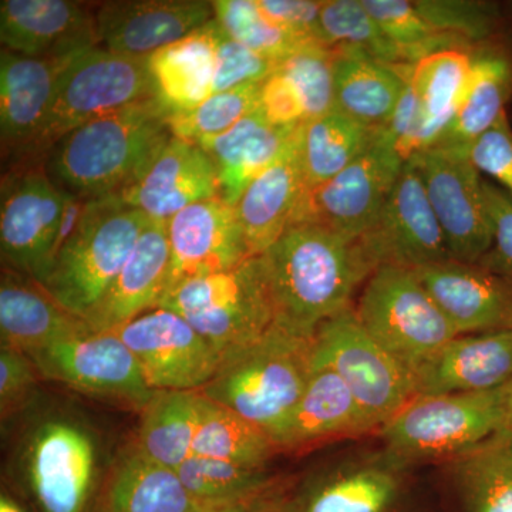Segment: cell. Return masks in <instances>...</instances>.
Returning a JSON list of instances; mask_svg holds the SVG:
<instances>
[{"label": "cell", "mask_w": 512, "mask_h": 512, "mask_svg": "<svg viewBox=\"0 0 512 512\" xmlns=\"http://www.w3.org/2000/svg\"><path fill=\"white\" fill-rule=\"evenodd\" d=\"M72 195L57 188L43 161L10 165L2 178L0 251L5 268L39 282L63 242Z\"/></svg>", "instance_id": "cell-10"}, {"label": "cell", "mask_w": 512, "mask_h": 512, "mask_svg": "<svg viewBox=\"0 0 512 512\" xmlns=\"http://www.w3.org/2000/svg\"><path fill=\"white\" fill-rule=\"evenodd\" d=\"M154 99L168 116L200 106L214 94L215 19L148 56Z\"/></svg>", "instance_id": "cell-31"}, {"label": "cell", "mask_w": 512, "mask_h": 512, "mask_svg": "<svg viewBox=\"0 0 512 512\" xmlns=\"http://www.w3.org/2000/svg\"><path fill=\"white\" fill-rule=\"evenodd\" d=\"M114 332L136 356L156 392H200L222 360L187 320L168 309H151Z\"/></svg>", "instance_id": "cell-15"}, {"label": "cell", "mask_w": 512, "mask_h": 512, "mask_svg": "<svg viewBox=\"0 0 512 512\" xmlns=\"http://www.w3.org/2000/svg\"><path fill=\"white\" fill-rule=\"evenodd\" d=\"M483 188L494 238L490 251L477 264L512 286V201L500 187L485 178Z\"/></svg>", "instance_id": "cell-47"}, {"label": "cell", "mask_w": 512, "mask_h": 512, "mask_svg": "<svg viewBox=\"0 0 512 512\" xmlns=\"http://www.w3.org/2000/svg\"><path fill=\"white\" fill-rule=\"evenodd\" d=\"M77 56V55H76ZM0 53V140L10 165L30 161L55 97L57 80L73 59Z\"/></svg>", "instance_id": "cell-18"}, {"label": "cell", "mask_w": 512, "mask_h": 512, "mask_svg": "<svg viewBox=\"0 0 512 512\" xmlns=\"http://www.w3.org/2000/svg\"><path fill=\"white\" fill-rule=\"evenodd\" d=\"M278 450L261 427L201 394V417L192 454L265 468Z\"/></svg>", "instance_id": "cell-38"}, {"label": "cell", "mask_w": 512, "mask_h": 512, "mask_svg": "<svg viewBox=\"0 0 512 512\" xmlns=\"http://www.w3.org/2000/svg\"><path fill=\"white\" fill-rule=\"evenodd\" d=\"M39 370L25 352L0 348V414L9 419L22 407L28 406L35 392Z\"/></svg>", "instance_id": "cell-49"}, {"label": "cell", "mask_w": 512, "mask_h": 512, "mask_svg": "<svg viewBox=\"0 0 512 512\" xmlns=\"http://www.w3.org/2000/svg\"><path fill=\"white\" fill-rule=\"evenodd\" d=\"M157 308L180 315L222 356L264 335L275 322L274 301L259 256L217 274L185 279Z\"/></svg>", "instance_id": "cell-5"}, {"label": "cell", "mask_w": 512, "mask_h": 512, "mask_svg": "<svg viewBox=\"0 0 512 512\" xmlns=\"http://www.w3.org/2000/svg\"><path fill=\"white\" fill-rule=\"evenodd\" d=\"M355 311L367 333L413 375L458 336L416 272L403 266H379Z\"/></svg>", "instance_id": "cell-7"}, {"label": "cell", "mask_w": 512, "mask_h": 512, "mask_svg": "<svg viewBox=\"0 0 512 512\" xmlns=\"http://www.w3.org/2000/svg\"><path fill=\"white\" fill-rule=\"evenodd\" d=\"M175 474L185 490L205 505L251 500L275 487L265 468L242 466L195 454L188 457Z\"/></svg>", "instance_id": "cell-39"}, {"label": "cell", "mask_w": 512, "mask_h": 512, "mask_svg": "<svg viewBox=\"0 0 512 512\" xmlns=\"http://www.w3.org/2000/svg\"><path fill=\"white\" fill-rule=\"evenodd\" d=\"M131 446L151 463L177 470L192 456L201 417L200 392H156L144 407Z\"/></svg>", "instance_id": "cell-36"}, {"label": "cell", "mask_w": 512, "mask_h": 512, "mask_svg": "<svg viewBox=\"0 0 512 512\" xmlns=\"http://www.w3.org/2000/svg\"><path fill=\"white\" fill-rule=\"evenodd\" d=\"M372 18L384 35L402 50L407 64H413L447 49H474L461 37L447 35L434 29L421 16L414 2L407 0H363Z\"/></svg>", "instance_id": "cell-41"}, {"label": "cell", "mask_w": 512, "mask_h": 512, "mask_svg": "<svg viewBox=\"0 0 512 512\" xmlns=\"http://www.w3.org/2000/svg\"><path fill=\"white\" fill-rule=\"evenodd\" d=\"M413 271L458 336L512 330V286L483 266L448 259Z\"/></svg>", "instance_id": "cell-21"}, {"label": "cell", "mask_w": 512, "mask_h": 512, "mask_svg": "<svg viewBox=\"0 0 512 512\" xmlns=\"http://www.w3.org/2000/svg\"><path fill=\"white\" fill-rule=\"evenodd\" d=\"M333 64L335 47L319 42L306 43L279 64L301 96L306 120L333 110Z\"/></svg>", "instance_id": "cell-45"}, {"label": "cell", "mask_w": 512, "mask_h": 512, "mask_svg": "<svg viewBox=\"0 0 512 512\" xmlns=\"http://www.w3.org/2000/svg\"><path fill=\"white\" fill-rule=\"evenodd\" d=\"M271 289L275 322L313 338L326 320L352 306L377 265L362 239L296 222L259 255Z\"/></svg>", "instance_id": "cell-1"}, {"label": "cell", "mask_w": 512, "mask_h": 512, "mask_svg": "<svg viewBox=\"0 0 512 512\" xmlns=\"http://www.w3.org/2000/svg\"><path fill=\"white\" fill-rule=\"evenodd\" d=\"M512 103V25L474 47L466 93L453 123L434 147L470 150Z\"/></svg>", "instance_id": "cell-25"}, {"label": "cell", "mask_w": 512, "mask_h": 512, "mask_svg": "<svg viewBox=\"0 0 512 512\" xmlns=\"http://www.w3.org/2000/svg\"><path fill=\"white\" fill-rule=\"evenodd\" d=\"M93 330L66 311L29 276L3 268L0 284L2 346L29 353Z\"/></svg>", "instance_id": "cell-28"}, {"label": "cell", "mask_w": 512, "mask_h": 512, "mask_svg": "<svg viewBox=\"0 0 512 512\" xmlns=\"http://www.w3.org/2000/svg\"><path fill=\"white\" fill-rule=\"evenodd\" d=\"M99 46L148 57L214 19L205 0H116L94 6Z\"/></svg>", "instance_id": "cell-19"}, {"label": "cell", "mask_w": 512, "mask_h": 512, "mask_svg": "<svg viewBox=\"0 0 512 512\" xmlns=\"http://www.w3.org/2000/svg\"><path fill=\"white\" fill-rule=\"evenodd\" d=\"M28 356L39 375L99 399L143 410L156 394L136 356L114 330H90Z\"/></svg>", "instance_id": "cell-12"}, {"label": "cell", "mask_w": 512, "mask_h": 512, "mask_svg": "<svg viewBox=\"0 0 512 512\" xmlns=\"http://www.w3.org/2000/svg\"><path fill=\"white\" fill-rule=\"evenodd\" d=\"M510 3H511V6H512V2H510Z\"/></svg>", "instance_id": "cell-57"}, {"label": "cell", "mask_w": 512, "mask_h": 512, "mask_svg": "<svg viewBox=\"0 0 512 512\" xmlns=\"http://www.w3.org/2000/svg\"><path fill=\"white\" fill-rule=\"evenodd\" d=\"M349 387L335 370L313 363L305 392L271 434L278 450L372 431Z\"/></svg>", "instance_id": "cell-27"}, {"label": "cell", "mask_w": 512, "mask_h": 512, "mask_svg": "<svg viewBox=\"0 0 512 512\" xmlns=\"http://www.w3.org/2000/svg\"><path fill=\"white\" fill-rule=\"evenodd\" d=\"M156 99L87 121L43 157L50 180L77 200L120 195L141 177L173 134Z\"/></svg>", "instance_id": "cell-2"}, {"label": "cell", "mask_w": 512, "mask_h": 512, "mask_svg": "<svg viewBox=\"0 0 512 512\" xmlns=\"http://www.w3.org/2000/svg\"><path fill=\"white\" fill-rule=\"evenodd\" d=\"M473 49H447L406 64L404 76L423 110L419 153L436 146L453 123L466 93Z\"/></svg>", "instance_id": "cell-34"}, {"label": "cell", "mask_w": 512, "mask_h": 512, "mask_svg": "<svg viewBox=\"0 0 512 512\" xmlns=\"http://www.w3.org/2000/svg\"><path fill=\"white\" fill-rule=\"evenodd\" d=\"M404 164L377 131L375 143L348 168L306 191L293 224L311 222L346 238H362L379 220Z\"/></svg>", "instance_id": "cell-14"}, {"label": "cell", "mask_w": 512, "mask_h": 512, "mask_svg": "<svg viewBox=\"0 0 512 512\" xmlns=\"http://www.w3.org/2000/svg\"><path fill=\"white\" fill-rule=\"evenodd\" d=\"M505 400H507V416H505L504 429L501 433L510 434L512 436V380L505 384Z\"/></svg>", "instance_id": "cell-55"}, {"label": "cell", "mask_w": 512, "mask_h": 512, "mask_svg": "<svg viewBox=\"0 0 512 512\" xmlns=\"http://www.w3.org/2000/svg\"><path fill=\"white\" fill-rule=\"evenodd\" d=\"M468 157L481 174L494 178L512 201V123L507 113L474 141Z\"/></svg>", "instance_id": "cell-48"}, {"label": "cell", "mask_w": 512, "mask_h": 512, "mask_svg": "<svg viewBox=\"0 0 512 512\" xmlns=\"http://www.w3.org/2000/svg\"><path fill=\"white\" fill-rule=\"evenodd\" d=\"M421 16L441 33L483 45L512 25V6L467 0H417Z\"/></svg>", "instance_id": "cell-43"}, {"label": "cell", "mask_w": 512, "mask_h": 512, "mask_svg": "<svg viewBox=\"0 0 512 512\" xmlns=\"http://www.w3.org/2000/svg\"><path fill=\"white\" fill-rule=\"evenodd\" d=\"M261 86L262 83L248 84L227 92L214 93L195 109L171 114L167 119L171 134L198 143L205 138L227 133L239 121L259 109Z\"/></svg>", "instance_id": "cell-44"}, {"label": "cell", "mask_w": 512, "mask_h": 512, "mask_svg": "<svg viewBox=\"0 0 512 512\" xmlns=\"http://www.w3.org/2000/svg\"><path fill=\"white\" fill-rule=\"evenodd\" d=\"M419 171L453 259L477 264L493 245L484 178L466 151L431 147L410 158Z\"/></svg>", "instance_id": "cell-11"}, {"label": "cell", "mask_w": 512, "mask_h": 512, "mask_svg": "<svg viewBox=\"0 0 512 512\" xmlns=\"http://www.w3.org/2000/svg\"><path fill=\"white\" fill-rule=\"evenodd\" d=\"M416 397L477 393L512 380V330L457 336L414 372Z\"/></svg>", "instance_id": "cell-23"}, {"label": "cell", "mask_w": 512, "mask_h": 512, "mask_svg": "<svg viewBox=\"0 0 512 512\" xmlns=\"http://www.w3.org/2000/svg\"><path fill=\"white\" fill-rule=\"evenodd\" d=\"M299 126H276L256 109L221 136L198 141L217 170L220 198L237 204L249 184L291 147Z\"/></svg>", "instance_id": "cell-30"}, {"label": "cell", "mask_w": 512, "mask_h": 512, "mask_svg": "<svg viewBox=\"0 0 512 512\" xmlns=\"http://www.w3.org/2000/svg\"><path fill=\"white\" fill-rule=\"evenodd\" d=\"M259 497H261V495H259ZM259 497L251 498V500L239 501V503L212 505V507L205 508V510H202L201 512H247L249 507H251Z\"/></svg>", "instance_id": "cell-53"}, {"label": "cell", "mask_w": 512, "mask_h": 512, "mask_svg": "<svg viewBox=\"0 0 512 512\" xmlns=\"http://www.w3.org/2000/svg\"><path fill=\"white\" fill-rule=\"evenodd\" d=\"M119 197L151 220L167 222L195 202L220 198V184L200 144L173 136L146 173Z\"/></svg>", "instance_id": "cell-22"}, {"label": "cell", "mask_w": 512, "mask_h": 512, "mask_svg": "<svg viewBox=\"0 0 512 512\" xmlns=\"http://www.w3.org/2000/svg\"><path fill=\"white\" fill-rule=\"evenodd\" d=\"M96 439L82 421L50 416L37 423L25 450L26 476L42 512H83L96 478Z\"/></svg>", "instance_id": "cell-13"}, {"label": "cell", "mask_w": 512, "mask_h": 512, "mask_svg": "<svg viewBox=\"0 0 512 512\" xmlns=\"http://www.w3.org/2000/svg\"><path fill=\"white\" fill-rule=\"evenodd\" d=\"M404 467L384 450L318 474L296 500L301 512H392L402 493Z\"/></svg>", "instance_id": "cell-24"}, {"label": "cell", "mask_w": 512, "mask_h": 512, "mask_svg": "<svg viewBox=\"0 0 512 512\" xmlns=\"http://www.w3.org/2000/svg\"><path fill=\"white\" fill-rule=\"evenodd\" d=\"M0 42L28 57L80 55L99 46L94 8L73 0H2Z\"/></svg>", "instance_id": "cell-20"}, {"label": "cell", "mask_w": 512, "mask_h": 512, "mask_svg": "<svg viewBox=\"0 0 512 512\" xmlns=\"http://www.w3.org/2000/svg\"><path fill=\"white\" fill-rule=\"evenodd\" d=\"M505 386L417 396L380 427L384 450L404 464L456 458L504 429Z\"/></svg>", "instance_id": "cell-6"}, {"label": "cell", "mask_w": 512, "mask_h": 512, "mask_svg": "<svg viewBox=\"0 0 512 512\" xmlns=\"http://www.w3.org/2000/svg\"><path fill=\"white\" fill-rule=\"evenodd\" d=\"M466 512H512V436L497 433L453 458Z\"/></svg>", "instance_id": "cell-37"}, {"label": "cell", "mask_w": 512, "mask_h": 512, "mask_svg": "<svg viewBox=\"0 0 512 512\" xmlns=\"http://www.w3.org/2000/svg\"><path fill=\"white\" fill-rule=\"evenodd\" d=\"M313 363L335 370L373 430L416 397L413 372L363 328L355 306L323 322L313 336Z\"/></svg>", "instance_id": "cell-9"}, {"label": "cell", "mask_w": 512, "mask_h": 512, "mask_svg": "<svg viewBox=\"0 0 512 512\" xmlns=\"http://www.w3.org/2000/svg\"><path fill=\"white\" fill-rule=\"evenodd\" d=\"M167 231L171 262L164 293L185 279L228 271L251 258L235 205L221 198L184 208L167 221Z\"/></svg>", "instance_id": "cell-17"}, {"label": "cell", "mask_w": 512, "mask_h": 512, "mask_svg": "<svg viewBox=\"0 0 512 512\" xmlns=\"http://www.w3.org/2000/svg\"><path fill=\"white\" fill-rule=\"evenodd\" d=\"M0 512H26V510L12 495L2 491V495H0Z\"/></svg>", "instance_id": "cell-54"}, {"label": "cell", "mask_w": 512, "mask_h": 512, "mask_svg": "<svg viewBox=\"0 0 512 512\" xmlns=\"http://www.w3.org/2000/svg\"><path fill=\"white\" fill-rule=\"evenodd\" d=\"M377 131L333 109L303 121L296 131V151L306 190L328 183L375 143Z\"/></svg>", "instance_id": "cell-35"}, {"label": "cell", "mask_w": 512, "mask_h": 512, "mask_svg": "<svg viewBox=\"0 0 512 512\" xmlns=\"http://www.w3.org/2000/svg\"><path fill=\"white\" fill-rule=\"evenodd\" d=\"M306 191L295 134L284 156L256 177L235 204L251 256L264 254L291 227Z\"/></svg>", "instance_id": "cell-29"}, {"label": "cell", "mask_w": 512, "mask_h": 512, "mask_svg": "<svg viewBox=\"0 0 512 512\" xmlns=\"http://www.w3.org/2000/svg\"><path fill=\"white\" fill-rule=\"evenodd\" d=\"M208 507L185 490L175 471L151 463L131 446L111 467L94 512H201Z\"/></svg>", "instance_id": "cell-33"}, {"label": "cell", "mask_w": 512, "mask_h": 512, "mask_svg": "<svg viewBox=\"0 0 512 512\" xmlns=\"http://www.w3.org/2000/svg\"><path fill=\"white\" fill-rule=\"evenodd\" d=\"M313 338L274 322L254 342L222 356L200 390L271 434L291 413L312 375Z\"/></svg>", "instance_id": "cell-3"}, {"label": "cell", "mask_w": 512, "mask_h": 512, "mask_svg": "<svg viewBox=\"0 0 512 512\" xmlns=\"http://www.w3.org/2000/svg\"><path fill=\"white\" fill-rule=\"evenodd\" d=\"M404 66L379 62L353 47H335L333 109L362 126L382 130L406 87Z\"/></svg>", "instance_id": "cell-32"}, {"label": "cell", "mask_w": 512, "mask_h": 512, "mask_svg": "<svg viewBox=\"0 0 512 512\" xmlns=\"http://www.w3.org/2000/svg\"><path fill=\"white\" fill-rule=\"evenodd\" d=\"M266 16L303 42L322 43L319 16L322 2L313 0H258ZM325 45V43H323Z\"/></svg>", "instance_id": "cell-51"}, {"label": "cell", "mask_w": 512, "mask_h": 512, "mask_svg": "<svg viewBox=\"0 0 512 512\" xmlns=\"http://www.w3.org/2000/svg\"><path fill=\"white\" fill-rule=\"evenodd\" d=\"M154 99L148 57L97 46L74 56L57 80L55 97L30 161H42L56 141L87 121Z\"/></svg>", "instance_id": "cell-8"}, {"label": "cell", "mask_w": 512, "mask_h": 512, "mask_svg": "<svg viewBox=\"0 0 512 512\" xmlns=\"http://www.w3.org/2000/svg\"><path fill=\"white\" fill-rule=\"evenodd\" d=\"M322 43L330 47H353L379 62L402 66L407 64L402 50L389 39L363 0H326L319 16Z\"/></svg>", "instance_id": "cell-40"}, {"label": "cell", "mask_w": 512, "mask_h": 512, "mask_svg": "<svg viewBox=\"0 0 512 512\" xmlns=\"http://www.w3.org/2000/svg\"><path fill=\"white\" fill-rule=\"evenodd\" d=\"M214 18L232 39L281 64L306 43L272 22L258 0H214Z\"/></svg>", "instance_id": "cell-42"}, {"label": "cell", "mask_w": 512, "mask_h": 512, "mask_svg": "<svg viewBox=\"0 0 512 512\" xmlns=\"http://www.w3.org/2000/svg\"><path fill=\"white\" fill-rule=\"evenodd\" d=\"M150 220L119 195L84 202L40 286L66 311L89 322Z\"/></svg>", "instance_id": "cell-4"}, {"label": "cell", "mask_w": 512, "mask_h": 512, "mask_svg": "<svg viewBox=\"0 0 512 512\" xmlns=\"http://www.w3.org/2000/svg\"><path fill=\"white\" fill-rule=\"evenodd\" d=\"M247 512H301L296 497L276 493L274 490L261 495Z\"/></svg>", "instance_id": "cell-52"}, {"label": "cell", "mask_w": 512, "mask_h": 512, "mask_svg": "<svg viewBox=\"0 0 512 512\" xmlns=\"http://www.w3.org/2000/svg\"><path fill=\"white\" fill-rule=\"evenodd\" d=\"M170 262L167 222L150 220L100 308L87 322L90 328L94 332L117 330L156 309L167 285Z\"/></svg>", "instance_id": "cell-26"}, {"label": "cell", "mask_w": 512, "mask_h": 512, "mask_svg": "<svg viewBox=\"0 0 512 512\" xmlns=\"http://www.w3.org/2000/svg\"><path fill=\"white\" fill-rule=\"evenodd\" d=\"M215 43H217V72H215L214 93L227 92L248 84L264 83L279 67L278 63L258 55L254 50L232 39L217 20H215Z\"/></svg>", "instance_id": "cell-46"}, {"label": "cell", "mask_w": 512, "mask_h": 512, "mask_svg": "<svg viewBox=\"0 0 512 512\" xmlns=\"http://www.w3.org/2000/svg\"><path fill=\"white\" fill-rule=\"evenodd\" d=\"M360 239L377 268L419 269L453 259L419 171L410 161L404 164L375 227Z\"/></svg>", "instance_id": "cell-16"}, {"label": "cell", "mask_w": 512, "mask_h": 512, "mask_svg": "<svg viewBox=\"0 0 512 512\" xmlns=\"http://www.w3.org/2000/svg\"><path fill=\"white\" fill-rule=\"evenodd\" d=\"M259 110L276 126H301L306 121L298 90L279 69L262 83Z\"/></svg>", "instance_id": "cell-50"}, {"label": "cell", "mask_w": 512, "mask_h": 512, "mask_svg": "<svg viewBox=\"0 0 512 512\" xmlns=\"http://www.w3.org/2000/svg\"><path fill=\"white\" fill-rule=\"evenodd\" d=\"M508 114V113H507ZM508 119L512 120V117L508 116Z\"/></svg>", "instance_id": "cell-56"}]
</instances>
